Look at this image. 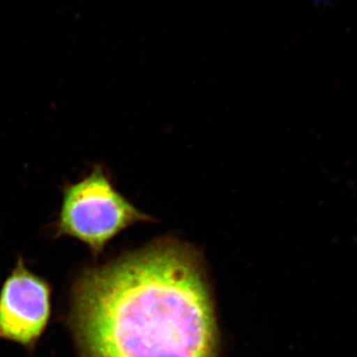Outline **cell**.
Segmentation results:
<instances>
[{
    "label": "cell",
    "instance_id": "obj_1",
    "mask_svg": "<svg viewBox=\"0 0 357 357\" xmlns=\"http://www.w3.org/2000/svg\"><path fill=\"white\" fill-rule=\"evenodd\" d=\"M66 323L81 357H217L203 264L177 239L79 272Z\"/></svg>",
    "mask_w": 357,
    "mask_h": 357
},
{
    "label": "cell",
    "instance_id": "obj_2",
    "mask_svg": "<svg viewBox=\"0 0 357 357\" xmlns=\"http://www.w3.org/2000/svg\"><path fill=\"white\" fill-rule=\"evenodd\" d=\"M152 218L115 189L102 166L63 189L56 237L68 236L88 246L95 258L123 230Z\"/></svg>",
    "mask_w": 357,
    "mask_h": 357
},
{
    "label": "cell",
    "instance_id": "obj_3",
    "mask_svg": "<svg viewBox=\"0 0 357 357\" xmlns=\"http://www.w3.org/2000/svg\"><path fill=\"white\" fill-rule=\"evenodd\" d=\"M52 317V286L32 272L22 257L0 290V340L33 351Z\"/></svg>",
    "mask_w": 357,
    "mask_h": 357
}]
</instances>
